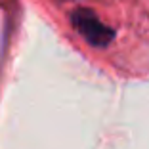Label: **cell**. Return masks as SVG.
<instances>
[{"label": "cell", "mask_w": 149, "mask_h": 149, "mask_svg": "<svg viewBox=\"0 0 149 149\" xmlns=\"http://www.w3.org/2000/svg\"><path fill=\"white\" fill-rule=\"evenodd\" d=\"M71 23H73L74 31L79 33L90 46L96 48H105L109 46L111 40L115 38V31L109 25L101 21L92 10L79 8L71 13Z\"/></svg>", "instance_id": "obj_1"}]
</instances>
